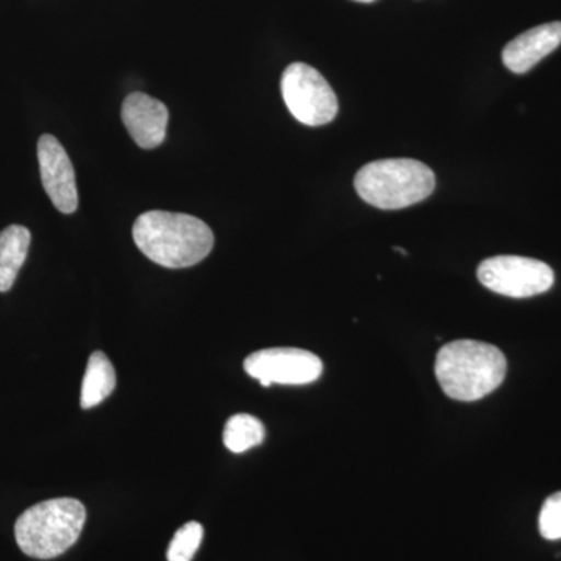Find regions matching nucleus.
<instances>
[{
    "label": "nucleus",
    "instance_id": "13",
    "mask_svg": "<svg viewBox=\"0 0 561 561\" xmlns=\"http://www.w3.org/2000/svg\"><path fill=\"white\" fill-rule=\"evenodd\" d=\"M264 438V424L249 413H238V415L231 416L224 431L225 446L236 454L245 453L254 446H260Z\"/></svg>",
    "mask_w": 561,
    "mask_h": 561
},
{
    "label": "nucleus",
    "instance_id": "2",
    "mask_svg": "<svg viewBox=\"0 0 561 561\" xmlns=\"http://www.w3.org/2000/svg\"><path fill=\"white\" fill-rule=\"evenodd\" d=\"M507 359L500 348L479 341H456L438 351L435 376L456 401H479L504 382Z\"/></svg>",
    "mask_w": 561,
    "mask_h": 561
},
{
    "label": "nucleus",
    "instance_id": "12",
    "mask_svg": "<svg viewBox=\"0 0 561 561\" xmlns=\"http://www.w3.org/2000/svg\"><path fill=\"white\" fill-rule=\"evenodd\" d=\"M116 387V371L102 351H95L88 360L87 373L81 383V409H92L110 397Z\"/></svg>",
    "mask_w": 561,
    "mask_h": 561
},
{
    "label": "nucleus",
    "instance_id": "14",
    "mask_svg": "<svg viewBox=\"0 0 561 561\" xmlns=\"http://www.w3.org/2000/svg\"><path fill=\"white\" fill-rule=\"evenodd\" d=\"M203 540L201 523H187L175 535L168 549L169 561H192Z\"/></svg>",
    "mask_w": 561,
    "mask_h": 561
},
{
    "label": "nucleus",
    "instance_id": "11",
    "mask_svg": "<svg viewBox=\"0 0 561 561\" xmlns=\"http://www.w3.org/2000/svg\"><path fill=\"white\" fill-rule=\"evenodd\" d=\"M31 242V231L21 225H11L0 232V291H9L13 287Z\"/></svg>",
    "mask_w": 561,
    "mask_h": 561
},
{
    "label": "nucleus",
    "instance_id": "9",
    "mask_svg": "<svg viewBox=\"0 0 561 561\" xmlns=\"http://www.w3.org/2000/svg\"><path fill=\"white\" fill-rule=\"evenodd\" d=\"M122 121L140 149H157L168 133L169 110L150 95L133 92L122 105Z\"/></svg>",
    "mask_w": 561,
    "mask_h": 561
},
{
    "label": "nucleus",
    "instance_id": "1",
    "mask_svg": "<svg viewBox=\"0 0 561 561\" xmlns=\"http://www.w3.org/2000/svg\"><path fill=\"white\" fill-rule=\"evenodd\" d=\"M138 249L165 268L197 265L213 251L214 234L205 221L190 214L149 210L133 225Z\"/></svg>",
    "mask_w": 561,
    "mask_h": 561
},
{
    "label": "nucleus",
    "instance_id": "6",
    "mask_svg": "<svg viewBox=\"0 0 561 561\" xmlns=\"http://www.w3.org/2000/svg\"><path fill=\"white\" fill-rule=\"evenodd\" d=\"M482 286L511 298H530L553 286V271L548 264L523 256H494L479 265Z\"/></svg>",
    "mask_w": 561,
    "mask_h": 561
},
{
    "label": "nucleus",
    "instance_id": "15",
    "mask_svg": "<svg viewBox=\"0 0 561 561\" xmlns=\"http://www.w3.org/2000/svg\"><path fill=\"white\" fill-rule=\"evenodd\" d=\"M538 527L546 540H561V491L549 496L542 504Z\"/></svg>",
    "mask_w": 561,
    "mask_h": 561
},
{
    "label": "nucleus",
    "instance_id": "16",
    "mask_svg": "<svg viewBox=\"0 0 561 561\" xmlns=\"http://www.w3.org/2000/svg\"><path fill=\"white\" fill-rule=\"evenodd\" d=\"M354 2L371 3L375 2V0H354Z\"/></svg>",
    "mask_w": 561,
    "mask_h": 561
},
{
    "label": "nucleus",
    "instance_id": "3",
    "mask_svg": "<svg viewBox=\"0 0 561 561\" xmlns=\"http://www.w3.org/2000/svg\"><path fill=\"white\" fill-rule=\"evenodd\" d=\"M87 523V508L72 497L39 502L27 508L14 526V537L25 556L50 560L79 540Z\"/></svg>",
    "mask_w": 561,
    "mask_h": 561
},
{
    "label": "nucleus",
    "instance_id": "5",
    "mask_svg": "<svg viewBox=\"0 0 561 561\" xmlns=\"http://www.w3.org/2000/svg\"><path fill=\"white\" fill-rule=\"evenodd\" d=\"M280 92L291 116L308 127H321L335 119L339 101L327 79L312 66L294 62L284 70Z\"/></svg>",
    "mask_w": 561,
    "mask_h": 561
},
{
    "label": "nucleus",
    "instance_id": "4",
    "mask_svg": "<svg viewBox=\"0 0 561 561\" xmlns=\"http://www.w3.org/2000/svg\"><path fill=\"white\" fill-rule=\"evenodd\" d=\"M354 187L362 201L375 208L404 209L430 197L435 190V175L421 161L379 160L357 172Z\"/></svg>",
    "mask_w": 561,
    "mask_h": 561
},
{
    "label": "nucleus",
    "instance_id": "10",
    "mask_svg": "<svg viewBox=\"0 0 561 561\" xmlns=\"http://www.w3.org/2000/svg\"><path fill=\"white\" fill-rule=\"evenodd\" d=\"M561 44V22H549L522 33L502 50V61L513 73L529 72Z\"/></svg>",
    "mask_w": 561,
    "mask_h": 561
},
{
    "label": "nucleus",
    "instance_id": "8",
    "mask_svg": "<svg viewBox=\"0 0 561 561\" xmlns=\"http://www.w3.org/2000/svg\"><path fill=\"white\" fill-rule=\"evenodd\" d=\"M38 161L44 191L49 195L55 208L62 214L76 213L79 208L76 172L69 154L58 139L43 135L38 140Z\"/></svg>",
    "mask_w": 561,
    "mask_h": 561
},
{
    "label": "nucleus",
    "instance_id": "7",
    "mask_svg": "<svg viewBox=\"0 0 561 561\" xmlns=\"http://www.w3.org/2000/svg\"><path fill=\"white\" fill-rule=\"evenodd\" d=\"M243 368L261 386H305L316 382L323 373L319 356L300 348H267L250 354Z\"/></svg>",
    "mask_w": 561,
    "mask_h": 561
}]
</instances>
